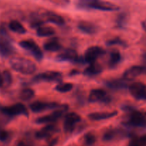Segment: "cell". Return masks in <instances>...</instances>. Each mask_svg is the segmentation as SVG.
I'll return each mask as SVG.
<instances>
[{
  "mask_svg": "<svg viewBox=\"0 0 146 146\" xmlns=\"http://www.w3.org/2000/svg\"><path fill=\"white\" fill-rule=\"evenodd\" d=\"M127 123L130 126L143 128L146 126V118L143 114L138 111H133L130 114Z\"/></svg>",
  "mask_w": 146,
  "mask_h": 146,
  "instance_id": "obj_10",
  "label": "cell"
},
{
  "mask_svg": "<svg viewBox=\"0 0 146 146\" xmlns=\"http://www.w3.org/2000/svg\"><path fill=\"white\" fill-rule=\"evenodd\" d=\"M121 60V56L119 51H114L111 53L110 55L109 61H108V65L111 68H113L115 66L118 65Z\"/></svg>",
  "mask_w": 146,
  "mask_h": 146,
  "instance_id": "obj_26",
  "label": "cell"
},
{
  "mask_svg": "<svg viewBox=\"0 0 146 146\" xmlns=\"http://www.w3.org/2000/svg\"><path fill=\"white\" fill-rule=\"evenodd\" d=\"M67 110H68V106H59L58 109L54 111L53 113L37 118L36 120V123L38 124H46L55 122L62 116L64 113L66 112Z\"/></svg>",
  "mask_w": 146,
  "mask_h": 146,
  "instance_id": "obj_4",
  "label": "cell"
},
{
  "mask_svg": "<svg viewBox=\"0 0 146 146\" xmlns=\"http://www.w3.org/2000/svg\"><path fill=\"white\" fill-rule=\"evenodd\" d=\"M57 128L54 125H48L43 128L41 131H38L36 134V136L37 138L43 139V138H46L52 135L56 131Z\"/></svg>",
  "mask_w": 146,
  "mask_h": 146,
  "instance_id": "obj_16",
  "label": "cell"
},
{
  "mask_svg": "<svg viewBox=\"0 0 146 146\" xmlns=\"http://www.w3.org/2000/svg\"><path fill=\"white\" fill-rule=\"evenodd\" d=\"M107 44H108V46H112V45L125 46V42L119 38H113V39L110 40V41H107Z\"/></svg>",
  "mask_w": 146,
  "mask_h": 146,
  "instance_id": "obj_31",
  "label": "cell"
},
{
  "mask_svg": "<svg viewBox=\"0 0 146 146\" xmlns=\"http://www.w3.org/2000/svg\"><path fill=\"white\" fill-rule=\"evenodd\" d=\"M9 27L11 31H12L13 32L17 33V34H25L27 31L24 26L18 21H11L9 24Z\"/></svg>",
  "mask_w": 146,
  "mask_h": 146,
  "instance_id": "obj_24",
  "label": "cell"
},
{
  "mask_svg": "<svg viewBox=\"0 0 146 146\" xmlns=\"http://www.w3.org/2000/svg\"><path fill=\"white\" fill-rule=\"evenodd\" d=\"M78 27L82 32L86 34H94L97 31V27L93 23L88 21H81L78 24Z\"/></svg>",
  "mask_w": 146,
  "mask_h": 146,
  "instance_id": "obj_18",
  "label": "cell"
},
{
  "mask_svg": "<svg viewBox=\"0 0 146 146\" xmlns=\"http://www.w3.org/2000/svg\"><path fill=\"white\" fill-rule=\"evenodd\" d=\"M46 17L47 21L48 22L53 23V24H56V25H64V23H65L64 18L61 16L56 14V13L47 12L46 14Z\"/></svg>",
  "mask_w": 146,
  "mask_h": 146,
  "instance_id": "obj_20",
  "label": "cell"
},
{
  "mask_svg": "<svg viewBox=\"0 0 146 146\" xmlns=\"http://www.w3.org/2000/svg\"><path fill=\"white\" fill-rule=\"evenodd\" d=\"M125 15H122V17H120L118 20V25L119 26H123L124 24V21H125Z\"/></svg>",
  "mask_w": 146,
  "mask_h": 146,
  "instance_id": "obj_34",
  "label": "cell"
},
{
  "mask_svg": "<svg viewBox=\"0 0 146 146\" xmlns=\"http://www.w3.org/2000/svg\"><path fill=\"white\" fill-rule=\"evenodd\" d=\"M81 121V117L76 113H69L65 117L64 128L66 133H71L74 131L77 123Z\"/></svg>",
  "mask_w": 146,
  "mask_h": 146,
  "instance_id": "obj_9",
  "label": "cell"
},
{
  "mask_svg": "<svg viewBox=\"0 0 146 146\" xmlns=\"http://www.w3.org/2000/svg\"><path fill=\"white\" fill-rule=\"evenodd\" d=\"M131 95L138 100H146V85L141 82H135L129 86Z\"/></svg>",
  "mask_w": 146,
  "mask_h": 146,
  "instance_id": "obj_8",
  "label": "cell"
},
{
  "mask_svg": "<svg viewBox=\"0 0 146 146\" xmlns=\"http://www.w3.org/2000/svg\"><path fill=\"white\" fill-rule=\"evenodd\" d=\"M59 61H71V62H79L81 59L78 58V54L74 49H66L58 55Z\"/></svg>",
  "mask_w": 146,
  "mask_h": 146,
  "instance_id": "obj_15",
  "label": "cell"
},
{
  "mask_svg": "<svg viewBox=\"0 0 146 146\" xmlns=\"http://www.w3.org/2000/svg\"><path fill=\"white\" fill-rule=\"evenodd\" d=\"M9 133L5 131H0V141H6L8 139Z\"/></svg>",
  "mask_w": 146,
  "mask_h": 146,
  "instance_id": "obj_33",
  "label": "cell"
},
{
  "mask_svg": "<svg viewBox=\"0 0 146 146\" xmlns=\"http://www.w3.org/2000/svg\"><path fill=\"white\" fill-rule=\"evenodd\" d=\"M44 48L46 51L56 52L61 48V45L57 39H51L44 44Z\"/></svg>",
  "mask_w": 146,
  "mask_h": 146,
  "instance_id": "obj_21",
  "label": "cell"
},
{
  "mask_svg": "<svg viewBox=\"0 0 146 146\" xmlns=\"http://www.w3.org/2000/svg\"><path fill=\"white\" fill-rule=\"evenodd\" d=\"M30 109L34 113H40L42 111L49 109H54L59 107L58 104L54 102H41V101H36L32 103L29 106Z\"/></svg>",
  "mask_w": 146,
  "mask_h": 146,
  "instance_id": "obj_12",
  "label": "cell"
},
{
  "mask_svg": "<svg viewBox=\"0 0 146 146\" xmlns=\"http://www.w3.org/2000/svg\"><path fill=\"white\" fill-rule=\"evenodd\" d=\"M73 88V84L71 83H61L56 86L55 89L60 93L69 92Z\"/></svg>",
  "mask_w": 146,
  "mask_h": 146,
  "instance_id": "obj_28",
  "label": "cell"
},
{
  "mask_svg": "<svg viewBox=\"0 0 146 146\" xmlns=\"http://www.w3.org/2000/svg\"><path fill=\"white\" fill-rule=\"evenodd\" d=\"M20 146H25V145H21Z\"/></svg>",
  "mask_w": 146,
  "mask_h": 146,
  "instance_id": "obj_37",
  "label": "cell"
},
{
  "mask_svg": "<svg viewBox=\"0 0 146 146\" xmlns=\"http://www.w3.org/2000/svg\"><path fill=\"white\" fill-rule=\"evenodd\" d=\"M34 96V90L31 88H24L20 92L19 98L22 101H29Z\"/></svg>",
  "mask_w": 146,
  "mask_h": 146,
  "instance_id": "obj_27",
  "label": "cell"
},
{
  "mask_svg": "<svg viewBox=\"0 0 146 146\" xmlns=\"http://www.w3.org/2000/svg\"><path fill=\"white\" fill-rule=\"evenodd\" d=\"M104 54V50L99 46H91L86 50L84 55V61L88 64L96 62L98 58Z\"/></svg>",
  "mask_w": 146,
  "mask_h": 146,
  "instance_id": "obj_11",
  "label": "cell"
},
{
  "mask_svg": "<svg viewBox=\"0 0 146 146\" xmlns=\"http://www.w3.org/2000/svg\"><path fill=\"white\" fill-rule=\"evenodd\" d=\"M3 84H5L6 86H9L12 81V77L11 74L9 71H5L3 73Z\"/></svg>",
  "mask_w": 146,
  "mask_h": 146,
  "instance_id": "obj_30",
  "label": "cell"
},
{
  "mask_svg": "<svg viewBox=\"0 0 146 146\" xmlns=\"http://www.w3.org/2000/svg\"><path fill=\"white\" fill-rule=\"evenodd\" d=\"M2 86H3V77H2V75L1 74V73H0V88H1Z\"/></svg>",
  "mask_w": 146,
  "mask_h": 146,
  "instance_id": "obj_35",
  "label": "cell"
},
{
  "mask_svg": "<svg viewBox=\"0 0 146 146\" xmlns=\"http://www.w3.org/2000/svg\"><path fill=\"white\" fill-rule=\"evenodd\" d=\"M19 46L31 53L34 56V58L38 61H41L43 58L42 51L34 41H30V40H24V41H20Z\"/></svg>",
  "mask_w": 146,
  "mask_h": 146,
  "instance_id": "obj_7",
  "label": "cell"
},
{
  "mask_svg": "<svg viewBox=\"0 0 146 146\" xmlns=\"http://www.w3.org/2000/svg\"><path fill=\"white\" fill-rule=\"evenodd\" d=\"M37 36L40 37L51 36L55 34V30L49 27H39L37 28Z\"/></svg>",
  "mask_w": 146,
  "mask_h": 146,
  "instance_id": "obj_23",
  "label": "cell"
},
{
  "mask_svg": "<svg viewBox=\"0 0 146 146\" xmlns=\"http://www.w3.org/2000/svg\"><path fill=\"white\" fill-rule=\"evenodd\" d=\"M91 103L109 102L110 98L107 93L102 89H94L91 91L88 97Z\"/></svg>",
  "mask_w": 146,
  "mask_h": 146,
  "instance_id": "obj_13",
  "label": "cell"
},
{
  "mask_svg": "<svg viewBox=\"0 0 146 146\" xmlns=\"http://www.w3.org/2000/svg\"><path fill=\"white\" fill-rule=\"evenodd\" d=\"M55 143H56V141H54L51 144H50L49 146H54V145H55Z\"/></svg>",
  "mask_w": 146,
  "mask_h": 146,
  "instance_id": "obj_36",
  "label": "cell"
},
{
  "mask_svg": "<svg viewBox=\"0 0 146 146\" xmlns=\"http://www.w3.org/2000/svg\"><path fill=\"white\" fill-rule=\"evenodd\" d=\"M1 111L6 115L12 117L16 115H23L25 116H28V111L27 108L24 104H16L12 106L8 107H4L1 109Z\"/></svg>",
  "mask_w": 146,
  "mask_h": 146,
  "instance_id": "obj_5",
  "label": "cell"
},
{
  "mask_svg": "<svg viewBox=\"0 0 146 146\" xmlns=\"http://www.w3.org/2000/svg\"><path fill=\"white\" fill-rule=\"evenodd\" d=\"M117 115L116 111L113 112H102V113H92L88 115L89 119L92 121H102V120L109 119Z\"/></svg>",
  "mask_w": 146,
  "mask_h": 146,
  "instance_id": "obj_17",
  "label": "cell"
},
{
  "mask_svg": "<svg viewBox=\"0 0 146 146\" xmlns=\"http://www.w3.org/2000/svg\"><path fill=\"white\" fill-rule=\"evenodd\" d=\"M9 64L14 71L23 74H32L36 70V66L34 62L24 58L13 57L10 59Z\"/></svg>",
  "mask_w": 146,
  "mask_h": 146,
  "instance_id": "obj_1",
  "label": "cell"
},
{
  "mask_svg": "<svg viewBox=\"0 0 146 146\" xmlns=\"http://www.w3.org/2000/svg\"><path fill=\"white\" fill-rule=\"evenodd\" d=\"M85 142L87 145H93L96 142L95 135L91 133H88L85 136Z\"/></svg>",
  "mask_w": 146,
  "mask_h": 146,
  "instance_id": "obj_32",
  "label": "cell"
},
{
  "mask_svg": "<svg viewBox=\"0 0 146 146\" xmlns=\"http://www.w3.org/2000/svg\"><path fill=\"white\" fill-rule=\"evenodd\" d=\"M62 80V74L58 71H46L38 74L33 78L34 82H59Z\"/></svg>",
  "mask_w": 146,
  "mask_h": 146,
  "instance_id": "obj_6",
  "label": "cell"
},
{
  "mask_svg": "<svg viewBox=\"0 0 146 146\" xmlns=\"http://www.w3.org/2000/svg\"><path fill=\"white\" fill-rule=\"evenodd\" d=\"M126 135L125 132H123V131H117V130H111V131H108L104 134V140L106 141H110L113 140L114 138H116L117 136H125Z\"/></svg>",
  "mask_w": 146,
  "mask_h": 146,
  "instance_id": "obj_25",
  "label": "cell"
},
{
  "mask_svg": "<svg viewBox=\"0 0 146 146\" xmlns=\"http://www.w3.org/2000/svg\"><path fill=\"white\" fill-rule=\"evenodd\" d=\"M14 48L9 40L7 38V34L4 30H0V56L8 57L14 54Z\"/></svg>",
  "mask_w": 146,
  "mask_h": 146,
  "instance_id": "obj_3",
  "label": "cell"
},
{
  "mask_svg": "<svg viewBox=\"0 0 146 146\" xmlns=\"http://www.w3.org/2000/svg\"><path fill=\"white\" fill-rule=\"evenodd\" d=\"M79 7L83 9H95L101 11H116L118 7L115 4L101 0H80L78 2Z\"/></svg>",
  "mask_w": 146,
  "mask_h": 146,
  "instance_id": "obj_2",
  "label": "cell"
},
{
  "mask_svg": "<svg viewBox=\"0 0 146 146\" xmlns=\"http://www.w3.org/2000/svg\"><path fill=\"white\" fill-rule=\"evenodd\" d=\"M102 70V66L101 65L94 62L92 64H90L89 66L86 68L85 71H84V74L86 76H94L101 74Z\"/></svg>",
  "mask_w": 146,
  "mask_h": 146,
  "instance_id": "obj_19",
  "label": "cell"
},
{
  "mask_svg": "<svg viewBox=\"0 0 146 146\" xmlns=\"http://www.w3.org/2000/svg\"><path fill=\"white\" fill-rule=\"evenodd\" d=\"M146 72V68L141 66H134L131 67L124 72L123 79L125 81H131L138 77V76Z\"/></svg>",
  "mask_w": 146,
  "mask_h": 146,
  "instance_id": "obj_14",
  "label": "cell"
},
{
  "mask_svg": "<svg viewBox=\"0 0 146 146\" xmlns=\"http://www.w3.org/2000/svg\"><path fill=\"white\" fill-rule=\"evenodd\" d=\"M146 145V135L138 138H133L129 143L128 146H145Z\"/></svg>",
  "mask_w": 146,
  "mask_h": 146,
  "instance_id": "obj_29",
  "label": "cell"
},
{
  "mask_svg": "<svg viewBox=\"0 0 146 146\" xmlns=\"http://www.w3.org/2000/svg\"><path fill=\"white\" fill-rule=\"evenodd\" d=\"M106 86L112 89H123V88H127L128 84L125 79H116L106 82Z\"/></svg>",
  "mask_w": 146,
  "mask_h": 146,
  "instance_id": "obj_22",
  "label": "cell"
}]
</instances>
